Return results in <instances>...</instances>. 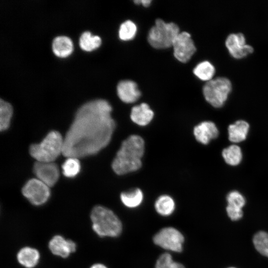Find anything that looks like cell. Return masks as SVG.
Wrapping results in <instances>:
<instances>
[{"label": "cell", "instance_id": "obj_1", "mask_svg": "<svg viewBox=\"0 0 268 268\" xmlns=\"http://www.w3.org/2000/svg\"><path fill=\"white\" fill-rule=\"evenodd\" d=\"M111 111V106L104 99L81 106L64 137L62 154L79 158L95 154L105 147L115 128Z\"/></svg>", "mask_w": 268, "mask_h": 268}, {"label": "cell", "instance_id": "obj_2", "mask_svg": "<svg viewBox=\"0 0 268 268\" xmlns=\"http://www.w3.org/2000/svg\"><path fill=\"white\" fill-rule=\"evenodd\" d=\"M144 151V142L137 135H132L122 142L114 159L112 167L118 175L135 171L142 164L141 158Z\"/></svg>", "mask_w": 268, "mask_h": 268}, {"label": "cell", "instance_id": "obj_3", "mask_svg": "<svg viewBox=\"0 0 268 268\" xmlns=\"http://www.w3.org/2000/svg\"><path fill=\"white\" fill-rule=\"evenodd\" d=\"M92 229L100 237H116L122 233L123 225L118 217L110 209L97 205L90 214Z\"/></svg>", "mask_w": 268, "mask_h": 268}, {"label": "cell", "instance_id": "obj_4", "mask_svg": "<svg viewBox=\"0 0 268 268\" xmlns=\"http://www.w3.org/2000/svg\"><path fill=\"white\" fill-rule=\"evenodd\" d=\"M64 138L57 131H51L39 143L33 144L29 148L32 157L39 162H54L63 154Z\"/></svg>", "mask_w": 268, "mask_h": 268}, {"label": "cell", "instance_id": "obj_5", "mask_svg": "<svg viewBox=\"0 0 268 268\" xmlns=\"http://www.w3.org/2000/svg\"><path fill=\"white\" fill-rule=\"evenodd\" d=\"M180 32L176 24L166 23L162 19H157L154 25L149 31L147 40L149 44L155 49H166L172 46L174 41Z\"/></svg>", "mask_w": 268, "mask_h": 268}, {"label": "cell", "instance_id": "obj_6", "mask_svg": "<svg viewBox=\"0 0 268 268\" xmlns=\"http://www.w3.org/2000/svg\"><path fill=\"white\" fill-rule=\"evenodd\" d=\"M230 80L225 77H217L207 81L203 86L202 92L207 102L216 108L222 107L231 91Z\"/></svg>", "mask_w": 268, "mask_h": 268}, {"label": "cell", "instance_id": "obj_7", "mask_svg": "<svg viewBox=\"0 0 268 268\" xmlns=\"http://www.w3.org/2000/svg\"><path fill=\"white\" fill-rule=\"evenodd\" d=\"M184 241L183 235L172 227L161 229L153 238L155 245L164 249L177 253L182 251Z\"/></svg>", "mask_w": 268, "mask_h": 268}, {"label": "cell", "instance_id": "obj_8", "mask_svg": "<svg viewBox=\"0 0 268 268\" xmlns=\"http://www.w3.org/2000/svg\"><path fill=\"white\" fill-rule=\"evenodd\" d=\"M23 195L33 204L45 203L50 196V187L37 178L28 180L22 189Z\"/></svg>", "mask_w": 268, "mask_h": 268}, {"label": "cell", "instance_id": "obj_9", "mask_svg": "<svg viewBox=\"0 0 268 268\" xmlns=\"http://www.w3.org/2000/svg\"><path fill=\"white\" fill-rule=\"evenodd\" d=\"M172 47L174 57L182 63L188 62L196 51L191 36L187 32H180Z\"/></svg>", "mask_w": 268, "mask_h": 268}, {"label": "cell", "instance_id": "obj_10", "mask_svg": "<svg viewBox=\"0 0 268 268\" xmlns=\"http://www.w3.org/2000/svg\"><path fill=\"white\" fill-rule=\"evenodd\" d=\"M33 172L38 179L49 187L57 183L60 176L58 166L54 162L36 161L33 166Z\"/></svg>", "mask_w": 268, "mask_h": 268}, {"label": "cell", "instance_id": "obj_11", "mask_svg": "<svg viewBox=\"0 0 268 268\" xmlns=\"http://www.w3.org/2000/svg\"><path fill=\"white\" fill-rule=\"evenodd\" d=\"M225 45L230 55L235 59H242L253 52V47L246 44L242 33L231 34L227 38Z\"/></svg>", "mask_w": 268, "mask_h": 268}, {"label": "cell", "instance_id": "obj_12", "mask_svg": "<svg viewBox=\"0 0 268 268\" xmlns=\"http://www.w3.org/2000/svg\"><path fill=\"white\" fill-rule=\"evenodd\" d=\"M49 248L54 255L66 258L75 251L76 244L72 240H66L61 235H56L50 241Z\"/></svg>", "mask_w": 268, "mask_h": 268}, {"label": "cell", "instance_id": "obj_13", "mask_svg": "<svg viewBox=\"0 0 268 268\" xmlns=\"http://www.w3.org/2000/svg\"><path fill=\"white\" fill-rule=\"evenodd\" d=\"M226 200L228 202L226 211L229 218L234 221L241 218L243 216L242 208L246 202L243 195L238 191H231L227 195Z\"/></svg>", "mask_w": 268, "mask_h": 268}, {"label": "cell", "instance_id": "obj_14", "mask_svg": "<svg viewBox=\"0 0 268 268\" xmlns=\"http://www.w3.org/2000/svg\"><path fill=\"white\" fill-rule=\"evenodd\" d=\"M117 91L120 99L126 103L136 101L141 95L136 83L130 80L119 82L117 87Z\"/></svg>", "mask_w": 268, "mask_h": 268}, {"label": "cell", "instance_id": "obj_15", "mask_svg": "<svg viewBox=\"0 0 268 268\" xmlns=\"http://www.w3.org/2000/svg\"><path fill=\"white\" fill-rule=\"evenodd\" d=\"M196 139L203 144H208L218 135V130L215 124L210 121H204L196 126L194 129Z\"/></svg>", "mask_w": 268, "mask_h": 268}, {"label": "cell", "instance_id": "obj_16", "mask_svg": "<svg viewBox=\"0 0 268 268\" xmlns=\"http://www.w3.org/2000/svg\"><path fill=\"white\" fill-rule=\"evenodd\" d=\"M154 116L153 111L148 104L142 103L133 107L131 113V119L136 124L144 126L148 124Z\"/></svg>", "mask_w": 268, "mask_h": 268}, {"label": "cell", "instance_id": "obj_17", "mask_svg": "<svg viewBox=\"0 0 268 268\" xmlns=\"http://www.w3.org/2000/svg\"><path fill=\"white\" fill-rule=\"evenodd\" d=\"M249 128V124L244 120H238L230 125L228 128L229 140L234 143L244 140L246 138Z\"/></svg>", "mask_w": 268, "mask_h": 268}, {"label": "cell", "instance_id": "obj_18", "mask_svg": "<svg viewBox=\"0 0 268 268\" xmlns=\"http://www.w3.org/2000/svg\"><path fill=\"white\" fill-rule=\"evenodd\" d=\"M40 258L39 252L35 249L25 247L17 253V259L20 265L26 268H33L38 264Z\"/></svg>", "mask_w": 268, "mask_h": 268}, {"label": "cell", "instance_id": "obj_19", "mask_svg": "<svg viewBox=\"0 0 268 268\" xmlns=\"http://www.w3.org/2000/svg\"><path fill=\"white\" fill-rule=\"evenodd\" d=\"M52 49L55 55L65 57L69 55L73 49L71 40L66 36L56 37L52 42Z\"/></svg>", "mask_w": 268, "mask_h": 268}, {"label": "cell", "instance_id": "obj_20", "mask_svg": "<svg viewBox=\"0 0 268 268\" xmlns=\"http://www.w3.org/2000/svg\"><path fill=\"white\" fill-rule=\"evenodd\" d=\"M154 207L158 214L164 216L171 215L175 208L174 200L169 196L162 195L155 201Z\"/></svg>", "mask_w": 268, "mask_h": 268}, {"label": "cell", "instance_id": "obj_21", "mask_svg": "<svg viewBox=\"0 0 268 268\" xmlns=\"http://www.w3.org/2000/svg\"><path fill=\"white\" fill-rule=\"evenodd\" d=\"M120 198L122 202L126 206L129 208H135L141 203L143 195L141 190L136 188L122 193L121 194Z\"/></svg>", "mask_w": 268, "mask_h": 268}, {"label": "cell", "instance_id": "obj_22", "mask_svg": "<svg viewBox=\"0 0 268 268\" xmlns=\"http://www.w3.org/2000/svg\"><path fill=\"white\" fill-rule=\"evenodd\" d=\"M222 157L225 162L231 166H236L241 161L242 153L240 147L232 144L224 148L222 152Z\"/></svg>", "mask_w": 268, "mask_h": 268}, {"label": "cell", "instance_id": "obj_23", "mask_svg": "<svg viewBox=\"0 0 268 268\" xmlns=\"http://www.w3.org/2000/svg\"><path fill=\"white\" fill-rule=\"evenodd\" d=\"M193 72L201 80L208 81L212 79L214 74L215 68L210 62L205 61L198 64Z\"/></svg>", "mask_w": 268, "mask_h": 268}, {"label": "cell", "instance_id": "obj_24", "mask_svg": "<svg viewBox=\"0 0 268 268\" xmlns=\"http://www.w3.org/2000/svg\"><path fill=\"white\" fill-rule=\"evenodd\" d=\"M101 43L100 37L92 35L89 31L83 32L80 36L79 44L84 50L91 51L98 48Z\"/></svg>", "mask_w": 268, "mask_h": 268}, {"label": "cell", "instance_id": "obj_25", "mask_svg": "<svg viewBox=\"0 0 268 268\" xmlns=\"http://www.w3.org/2000/svg\"><path fill=\"white\" fill-rule=\"evenodd\" d=\"M12 115V108L7 102L0 100V130H6L9 127Z\"/></svg>", "mask_w": 268, "mask_h": 268}, {"label": "cell", "instance_id": "obj_26", "mask_svg": "<svg viewBox=\"0 0 268 268\" xmlns=\"http://www.w3.org/2000/svg\"><path fill=\"white\" fill-rule=\"evenodd\" d=\"M67 158L62 167L63 173L67 177H74L80 171V162L78 158L76 157H68Z\"/></svg>", "mask_w": 268, "mask_h": 268}, {"label": "cell", "instance_id": "obj_27", "mask_svg": "<svg viewBox=\"0 0 268 268\" xmlns=\"http://www.w3.org/2000/svg\"><path fill=\"white\" fill-rule=\"evenodd\" d=\"M137 27L132 21L126 20L121 24L119 30L120 39L123 41L132 40L135 36Z\"/></svg>", "mask_w": 268, "mask_h": 268}, {"label": "cell", "instance_id": "obj_28", "mask_svg": "<svg viewBox=\"0 0 268 268\" xmlns=\"http://www.w3.org/2000/svg\"><path fill=\"white\" fill-rule=\"evenodd\" d=\"M253 243L257 250L262 255L268 257V233L260 231L253 238Z\"/></svg>", "mask_w": 268, "mask_h": 268}, {"label": "cell", "instance_id": "obj_29", "mask_svg": "<svg viewBox=\"0 0 268 268\" xmlns=\"http://www.w3.org/2000/svg\"><path fill=\"white\" fill-rule=\"evenodd\" d=\"M154 268H185L181 263L174 262L168 253L162 254L157 260Z\"/></svg>", "mask_w": 268, "mask_h": 268}, {"label": "cell", "instance_id": "obj_30", "mask_svg": "<svg viewBox=\"0 0 268 268\" xmlns=\"http://www.w3.org/2000/svg\"><path fill=\"white\" fill-rule=\"evenodd\" d=\"M151 2L150 0H134V2L136 4H141L145 7L148 6Z\"/></svg>", "mask_w": 268, "mask_h": 268}, {"label": "cell", "instance_id": "obj_31", "mask_svg": "<svg viewBox=\"0 0 268 268\" xmlns=\"http://www.w3.org/2000/svg\"><path fill=\"white\" fill-rule=\"evenodd\" d=\"M90 268H107L105 265L102 264H96L92 265Z\"/></svg>", "mask_w": 268, "mask_h": 268}, {"label": "cell", "instance_id": "obj_32", "mask_svg": "<svg viewBox=\"0 0 268 268\" xmlns=\"http://www.w3.org/2000/svg\"></svg>", "mask_w": 268, "mask_h": 268}]
</instances>
